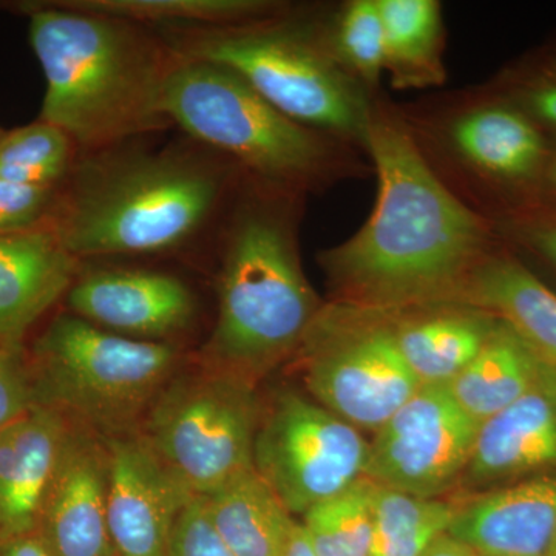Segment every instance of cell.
<instances>
[{
    "label": "cell",
    "instance_id": "1",
    "mask_svg": "<svg viewBox=\"0 0 556 556\" xmlns=\"http://www.w3.org/2000/svg\"><path fill=\"white\" fill-rule=\"evenodd\" d=\"M364 152L378 178L375 207L354 236L318 252L332 302L396 313L459 300L501 243L492 219L450 188L404 113L379 94Z\"/></svg>",
    "mask_w": 556,
    "mask_h": 556
},
{
    "label": "cell",
    "instance_id": "2",
    "mask_svg": "<svg viewBox=\"0 0 556 556\" xmlns=\"http://www.w3.org/2000/svg\"><path fill=\"white\" fill-rule=\"evenodd\" d=\"M243 175L195 141L80 152L53 230L79 262L177 254L218 232Z\"/></svg>",
    "mask_w": 556,
    "mask_h": 556
},
{
    "label": "cell",
    "instance_id": "3",
    "mask_svg": "<svg viewBox=\"0 0 556 556\" xmlns=\"http://www.w3.org/2000/svg\"><path fill=\"white\" fill-rule=\"evenodd\" d=\"M10 9L30 17L46 94L39 119L79 152L112 148L172 127L164 91L179 56L155 28L51 2Z\"/></svg>",
    "mask_w": 556,
    "mask_h": 556
},
{
    "label": "cell",
    "instance_id": "4",
    "mask_svg": "<svg viewBox=\"0 0 556 556\" xmlns=\"http://www.w3.org/2000/svg\"><path fill=\"white\" fill-rule=\"evenodd\" d=\"M305 197L243 175L217 232L218 313L200 365L255 380L294 357L324 303L303 273Z\"/></svg>",
    "mask_w": 556,
    "mask_h": 556
},
{
    "label": "cell",
    "instance_id": "5",
    "mask_svg": "<svg viewBox=\"0 0 556 556\" xmlns=\"http://www.w3.org/2000/svg\"><path fill=\"white\" fill-rule=\"evenodd\" d=\"M164 112L248 177L298 195L324 192L365 167L353 146L289 118L232 70L211 62L179 58Z\"/></svg>",
    "mask_w": 556,
    "mask_h": 556
},
{
    "label": "cell",
    "instance_id": "6",
    "mask_svg": "<svg viewBox=\"0 0 556 556\" xmlns=\"http://www.w3.org/2000/svg\"><path fill=\"white\" fill-rule=\"evenodd\" d=\"M159 31L182 60L232 70L289 118L365 149L376 94L340 67L321 25L281 13L249 24Z\"/></svg>",
    "mask_w": 556,
    "mask_h": 556
},
{
    "label": "cell",
    "instance_id": "7",
    "mask_svg": "<svg viewBox=\"0 0 556 556\" xmlns=\"http://www.w3.org/2000/svg\"><path fill=\"white\" fill-rule=\"evenodd\" d=\"M27 357L38 405L101 439L139 433L185 367L177 343L124 338L68 311L47 325Z\"/></svg>",
    "mask_w": 556,
    "mask_h": 556
},
{
    "label": "cell",
    "instance_id": "8",
    "mask_svg": "<svg viewBox=\"0 0 556 556\" xmlns=\"http://www.w3.org/2000/svg\"><path fill=\"white\" fill-rule=\"evenodd\" d=\"M263 404L255 383L200 365L161 391L139 433L195 496L254 467Z\"/></svg>",
    "mask_w": 556,
    "mask_h": 556
},
{
    "label": "cell",
    "instance_id": "9",
    "mask_svg": "<svg viewBox=\"0 0 556 556\" xmlns=\"http://www.w3.org/2000/svg\"><path fill=\"white\" fill-rule=\"evenodd\" d=\"M292 358L314 401L372 434L420 387L386 311L324 305Z\"/></svg>",
    "mask_w": 556,
    "mask_h": 556
},
{
    "label": "cell",
    "instance_id": "10",
    "mask_svg": "<svg viewBox=\"0 0 556 556\" xmlns=\"http://www.w3.org/2000/svg\"><path fill=\"white\" fill-rule=\"evenodd\" d=\"M368 441L357 428L295 390L263 405L254 468L294 518L365 478Z\"/></svg>",
    "mask_w": 556,
    "mask_h": 556
},
{
    "label": "cell",
    "instance_id": "11",
    "mask_svg": "<svg viewBox=\"0 0 556 556\" xmlns=\"http://www.w3.org/2000/svg\"><path fill=\"white\" fill-rule=\"evenodd\" d=\"M434 139L493 200L492 222L540 203L554 137L496 90L450 109L434 124Z\"/></svg>",
    "mask_w": 556,
    "mask_h": 556
},
{
    "label": "cell",
    "instance_id": "12",
    "mask_svg": "<svg viewBox=\"0 0 556 556\" xmlns=\"http://www.w3.org/2000/svg\"><path fill=\"white\" fill-rule=\"evenodd\" d=\"M479 424L448 386H420L368 442L365 478L419 497H442L464 478Z\"/></svg>",
    "mask_w": 556,
    "mask_h": 556
},
{
    "label": "cell",
    "instance_id": "13",
    "mask_svg": "<svg viewBox=\"0 0 556 556\" xmlns=\"http://www.w3.org/2000/svg\"><path fill=\"white\" fill-rule=\"evenodd\" d=\"M65 305L97 327L124 338L175 343L197 320V298L182 278L164 270L80 263Z\"/></svg>",
    "mask_w": 556,
    "mask_h": 556
},
{
    "label": "cell",
    "instance_id": "14",
    "mask_svg": "<svg viewBox=\"0 0 556 556\" xmlns=\"http://www.w3.org/2000/svg\"><path fill=\"white\" fill-rule=\"evenodd\" d=\"M110 455L108 522L116 556H169L192 492L141 433L104 439Z\"/></svg>",
    "mask_w": 556,
    "mask_h": 556
},
{
    "label": "cell",
    "instance_id": "15",
    "mask_svg": "<svg viewBox=\"0 0 556 556\" xmlns=\"http://www.w3.org/2000/svg\"><path fill=\"white\" fill-rule=\"evenodd\" d=\"M110 455L104 439L72 426L38 532L54 556H116L110 540Z\"/></svg>",
    "mask_w": 556,
    "mask_h": 556
},
{
    "label": "cell",
    "instance_id": "16",
    "mask_svg": "<svg viewBox=\"0 0 556 556\" xmlns=\"http://www.w3.org/2000/svg\"><path fill=\"white\" fill-rule=\"evenodd\" d=\"M541 475H556V365L547 361L518 401L479 426L463 481L504 485Z\"/></svg>",
    "mask_w": 556,
    "mask_h": 556
},
{
    "label": "cell",
    "instance_id": "17",
    "mask_svg": "<svg viewBox=\"0 0 556 556\" xmlns=\"http://www.w3.org/2000/svg\"><path fill=\"white\" fill-rule=\"evenodd\" d=\"M448 535L481 556H548L556 546V475L526 478L459 504Z\"/></svg>",
    "mask_w": 556,
    "mask_h": 556
},
{
    "label": "cell",
    "instance_id": "18",
    "mask_svg": "<svg viewBox=\"0 0 556 556\" xmlns=\"http://www.w3.org/2000/svg\"><path fill=\"white\" fill-rule=\"evenodd\" d=\"M79 268L54 230L0 236V346L24 350L33 327L65 298Z\"/></svg>",
    "mask_w": 556,
    "mask_h": 556
},
{
    "label": "cell",
    "instance_id": "19",
    "mask_svg": "<svg viewBox=\"0 0 556 556\" xmlns=\"http://www.w3.org/2000/svg\"><path fill=\"white\" fill-rule=\"evenodd\" d=\"M72 426L43 405L0 430V541L38 530Z\"/></svg>",
    "mask_w": 556,
    "mask_h": 556
},
{
    "label": "cell",
    "instance_id": "20",
    "mask_svg": "<svg viewBox=\"0 0 556 556\" xmlns=\"http://www.w3.org/2000/svg\"><path fill=\"white\" fill-rule=\"evenodd\" d=\"M402 356L420 386H450L481 353L500 318L463 300L390 313Z\"/></svg>",
    "mask_w": 556,
    "mask_h": 556
},
{
    "label": "cell",
    "instance_id": "21",
    "mask_svg": "<svg viewBox=\"0 0 556 556\" xmlns=\"http://www.w3.org/2000/svg\"><path fill=\"white\" fill-rule=\"evenodd\" d=\"M459 300L492 313L556 365V292L503 241L473 270Z\"/></svg>",
    "mask_w": 556,
    "mask_h": 556
},
{
    "label": "cell",
    "instance_id": "22",
    "mask_svg": "<svg viewBox=\"0 0 556 556\" xmlns=\"http://www.w3.org/2000/svg\"><path fill=\"white\" fill-rule=\"evenodd\" d=\"M201 497L208 521L236 556H283L299 525L254 467Z\"/></svg>",
    "mask_w": 556,
    "mask_h": 556
},
{
    "label": "cell",
    "instance_id": "23",
    "mask_svg": "<svg viewBox=\"0 0 556 556\" xmlns=\"http://www.w3.org/2000/svg\"><path fill=\"white\" fill-rule=\"evenodd\" d=\"M544 362L518 332L500 320L481 353L450 383V391L481 426L536 382Z\"/></svg>",
    "mask_w": 556,
    "mask_h": 556
},
{
    "label": "cell",
    "instance_id": "24",
    "mask_svg": "<svg viewBox=\"0 0 556 556\" xmlns=\"http://www.w3.org/2000/svg\"><path fill=\"white\" fill-rule=\"evenodd\" d=\"M386 27V73L396 90L447 83L445 25L437 0H379Z\"/></svg>",
    "mask_w": 556,
    "mask_h": 556
},
{
    "label": "cell",
    "instance_id": "25",
    "mask_svg": "<svg viewBox=\"0 0 556 556\" xmlns=\"http://www.w3.org/2000/svg\"><path fill=\"white\" fill-rule=\"evenodd\" d=\"M61 5L104 14L150 28L226 27L269 20L288 7L269 0H58Z\"/></svg>",
    "mask_w": 556,
    "mask_h": 556
},
{
    "label": "cell",
    "instance_id": "26",
    "mask_svg": "<svg viewBox=\"0 0 556 556\" xmlns=\"http://www.w3.org/2000/svg\"><path fill=\"white\" fill-rule=\"evenodd\" d=\"M459 504L376 484L371 556H424L447 535Z\"/></svg>",
    "mask_w": 556,
    "mask_h": 556
},
{
    "label": "cell",
    "instance_id": "27",
    "mask_svg": "<svg viewBox=\"0 0 556 556\" xmlns=\"http://www.w3.org/2000/svg\"><path fill=\"white\" fill-rule=\"evenodd\" d=\"M79 153L64 130L42 119L16 129H0V179L62 188Z\"/></svg>",
    "mask_w": 556,
    "mask_h": 556
},
{
    "label": "cell",
    "instance_id": "28",
    "mask_svg": "<svg viewBox=\"0 0 556 556\" xmlns=\"http://www.w3.org/2000/svg\"><path fill=\"white\" fill-rule=\"evenodd\" d=\"M376 484L358 479L299 519L316 556H371Z\"/></svg>",
    "mask_w": 556,
    "mask_h": 556
},
{
    "label": "cell",
    "instance_id": "29",
    "mask_svg": "<svg viewBox=\"0 0 556 556\" xmlns=\"http://www.w3.org/2000/svg\"><path fill=\"white\" fill-rule=\"evenodd\" d=\"M325 43L340 67L371 94L386 73V27L379 0L348 2L321 25Z\"/></svg>",
    "mask_w": 556,
    "mask_h": 556
},
{
    "label": "cell",
    "instance_id": "30",
    "mask_svg": "<svg viewBox=\"0 0 556 556\" xmlns=\"http://www.w3.org/2000/svg\"><path fill=\"white\" fill-rule=\"evenodd\" d=\"M60 204L61 188L0 179V236L53 230Z\"/></svg>",
    "mask_w": 556,
    "mask_h": 556
},
{
    "label": "cell",
    "instance_id": "31",
    "mask_svg": "<svg viewBox=\"0 0 556 556\" xmlns=\"http://www.w3.org/2000/svg\"><path fill=\"white\" fill-rule=\"evenodd\" d=\"M501 241L514 252H525L556 273V208L530 206L493 219Z\"/></svg>",
    "mask_w": 556,
    "mask_h": 556
},
{
    "label": "cell",
    "instance_id": "32",
    "mask_svg": "<svg viewBox=\"0 0 556 556\" xmlns=\"http://www.w3.org/2000/svg\"><path fill=\"white\" fill-rule=\"evenodd\" d=\"M497 93L506 97L548 135L556 138V72L548 65L515 70L501 80Z\"/></svg>",
    "mask_w": 556,
    "mask_h": 556
},
{
    "label": "cell",
    "instance_id": "33",
    "mask_svg": "<svg viewBox=\"0 0 556 556\" xmlns=\"http://www.w3.org/2000/svg\"><path fill=\"white\" fill-rule=\"evenodd\" d=\"M38 405L25 350L0 346V430Z\"/></svg>",
    "mask_w": 556,
    "mask_h": 556
},
{
    "label": "cell",
    "instance_id": "34",
    "mask_svg": "<svg viewBox=\"0 0 556 556\" xmlns=\"http://www.w3.org/2000/svg\"><path fill=\"white\" fill-rule=\"evenodd\" d=\"M169 556H236L208 521L203 497H193L179 517Z\"/></svg>",
    "mask_w": 556,
    "mask_h": 556
},
{
    "label": "cell",
    "instance_id": "35",
    "mask_svg": "<svg viewBox=\"0 0 556 556\" xmlns=\"http://www.w3.org/2000/svg\"><path fill=\"white\" fill-rule=\"evenodd\" d=\"M0 556H54L38 530L0 541Z\"/></svg>",
    "mask_w": 556,
    "mask_h": 556
},
{
    "label": "cell",
    "instance_id": "36",
    "mask_svg": "<svg viewBox=\"0 0 556 556\" xmlns=\"http://www.w3.org/2000/svg\"><path fill=\"white\" fill-rule=\"evenodd\" d=\"M541 206L556 208V138L552 148L551 160H548L546 174H544L543 186H541ZM536 204V206H538Z\"/></svg>",
    "mask_w": 556,
    "mask_h": 556
},
{
    "label": "cell",
    "instance_id": "37",
    "mask_svg": "<svg viewBox=\"0 0 556 556\" xmlns=\"http://www.w3.org/2000/svg\"><path fill=\"white\" fill-rule=\"evenodd\" d=\"M424 556H475L473 552L455 540V538L447 535L439 538L437 543L433 544Z\"/></svg>",
    "mask_w": 556,
    "mask_h": 556
},
{
    "label": "cell",
    "instance_id": "38",
    "mask_svg": "<svg viewBox=\"0 0 556 556\" xmlns=\"http://www.w3.org/2000/svg\"><path fill=\"white\" fill-rule=\"evenodd\" d=\"M283 556H316L309 546L308 538H306L305 530H303L300 521L298 527H295L294 533H292L291 541H289Z\"/></svg>",
    "mask_w": 556,
    "mask_h": 556
},
{
    "label": "cell",
    "instance_id": "39",
    "mask_svg": "<svg viewBox=\"0 0 556 556\" xmlns=\"http://www.w3.org/2000/svg\"><path fill=\"white\" fill-rule=\"evenodd\" d=\"M544 64L548 65V67L556 72V54L555 56L548 58V61L544 62Z\"/></svg>",
    "mask_w": 556,
    "mask_h": 556
},
{
    "label": "cell",
    "instance_id": "40",
    "mask_svg": "<svg viewBox=\"0 0 556 556\" xmlns=\"http://www.w3.org/2000/svg\"><path fill=\"white\" fill-rule=\"evenodd\" d=\"M548 556H556V546L552 548V552L548 554Z\"/></svg>",
    "mask_w": 556,
    "mask_h": 556
},
{
    "label": "cell",
    "instance_id": "41",
    "mask_svg": "<svg viewBox=\"0 0 556 556\" xmlns=\"http://www.w3.org/2000/svg\"><path fill=\"white\" fill-rule=\"evenodd\" d=\"M475 556H481V555H475Z\"/></svg>",
    "mask_w": 556,
    "mask_h": 556
}]
</instances>
